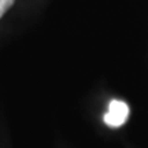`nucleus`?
I'll use <instances>...</instances> for the list:
<instances>
[{"instance_id": "nucleus-1", "label": "nucleus", "mask_w": 148, "mask_h": 148, "mask_svg": "<svg viewBox=\"0 0 148 148\" xmlns=\"http://www.w3.org/2000/svg\"><path fill=\"white\" fill-rule=\"evenodd\" d=\"M129 116V107L122 100H111L108 111L104 114V122L111 127H119L126 122Z\"/></svg>"}, {"instance_id": "nucleus-2", "label": "nucleus", "mask_w": 148, "mask_h": 148, "mask_svg": "<svg viewBox=\"0 0 148 148\" xmlns=\"http://www.w3.org/2000/svg\"><path fill=\"white\" fill-rule=\"evenodd\" d=\"M8 10V7H7V5L4 4V3H3V1H1V0H0V18H1V16L4 15L5 14V11Z\"/></svg>"}]
</instances>
